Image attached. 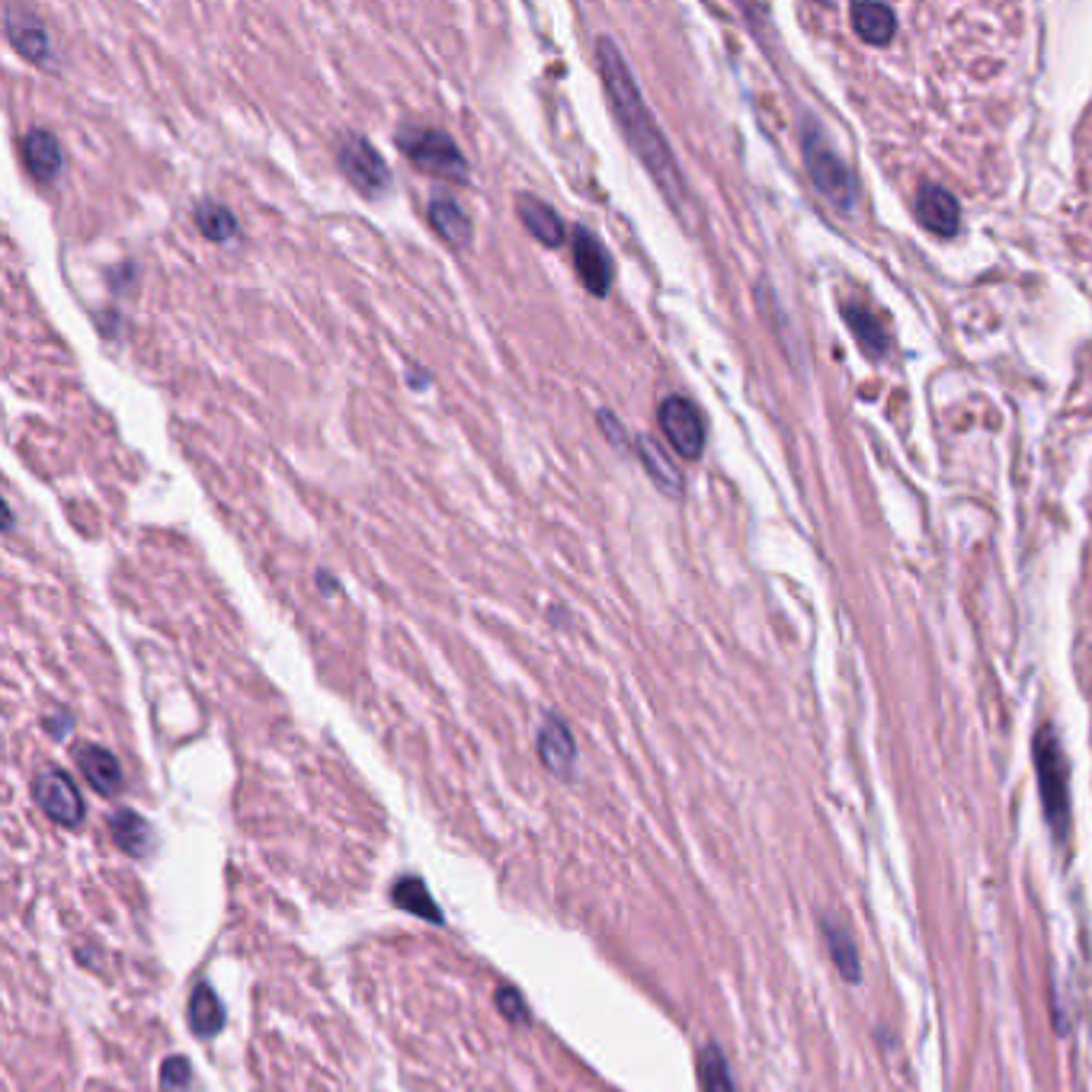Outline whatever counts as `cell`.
Segmentation results:
<instances>
[{"label":"cell","mask_w":1092,"mask_h":1092,"mask_svg":"<svg viewBox=\"0 0 1092 1092\" xmlns=\"http://www.w3.org/2000/svg\"><path fill=\"white\" fill-rule=\"evenodd\" d=\"M35 804L52 817L58 827H77L84 821V797L77 792V782L65 769H42L33 782Z\"/></svg>","instance_id":"8992f818"},{"label":"cell","mask_w":1092,"mask_h":1092,"mask_svg":"<svg viewBox=\"0 0 1092 1092\" xmlns=\"http://www.w3.org/2000/svg\"><path fill=\"white\" fill-rule=\"evenodd\" d=\"M400 154L427 176H439L449 183H464L468 180V161H464L459 141L442 129L430 126H404L395 135Z\"/></svg>","instance_id":"7a4b0ae2"},{"label":"cell","mask_w":1092,"mask_h":1092,"mask_svg":"<svg viewBox=\"0 0 1092 1092\" xmlns=\"http://www.w3.org/2000/svg\"><path fill=\"white\" fill-rule=\"evenodd\" d=\"M23 164L33 173L35 183H42V186L55 183L65 170V151H62L58 135L49 129H33L23 135Z\"/></svg>","instance_id":"30bf717a"},{"label":"cell","mask_w":1092,"mask_h":1092,"mask_svg":"<svg viewBox=\"0 0 1092 1092\" xmlns=\"http://www.w3.org/2000/svg\"><path fill=\"white\" fill-rule=\"evenodd\" d=\"M190 1026L199 1038H212L225 1028V1006L208 984H196L190 996Z\"/></svg>","instance_id":"e0dca14e"},{"label":"cell","mask_w":1092,"mask_h":1092,"mask_svg":"<svg viewBox=\"0 0 1092 1092\" xmlns=\"http://www.w3.org/2000/svg\"><path fill=\"white\" fill-rule=\"evenodd\" d=\"M634 446H638L641 464L647 468V474L654 478V484L661 488L663 494H670V496L683 494V474H679V468H676V464L666 459V452H663L661 446H657L651 436H638V442H634Z\"/></svg>","instance_id":"5bb4252c"},{"label":"cell","mask_w":1092,"mask_h":1092,"mask_svg":"<svg viewBox=\"0 0 1092 1092\" xmlns=\"http://www.w3.org/2000/svg\"><path fill=\"white\" fill-rule=\"evenodd\" d=\"M74 760H77L84 782L94 792L116 794L122 789V766L109 750H103L97 743H81V747H74Z\"/></svg>","instance_id":"8fae6325"},{"label":"cell","mask_w":1092,"mask_h":1092,"mask_svg":"<svg viewBox=\"0 0 1092 1092\" xmlns=\"http://www.w3.org/2000/svg\"><path fill=\"white\" fill-rule=\"evenodd\" d=\"M698 1083L705 1092H737L734 1090V1077L728 1070L725 1054L715 1045H705L698 1051Z\"/></svg>","instance_id":"44dd1931"},{"label":"cell","mask_w":1092,"mask_h":1092,"mask_svg":"<svg viewBox=\"0 0 1092 1092\" xmlns=\"http://www.w3.org/2000/svg\"><path fill=\"white\" fill-rule=\"evenodd\" d=\"M917 215L920 222L939 234H952L959 228V205L955 199L949 196L945 190H935V186H927L920 196H917Z\"/></svg>","instance_id":"9a60e30c"},{"label":"cell","mask_w":1092,"mask_h":1092,"mask_svg":"<svg viewBox=\"0 0 1092 1092\" xmlns=\"http://www.w3.org/2000/svg\"><path fill=\"white\" fill-rule=\"evenodd\" d=\"M318 587H321V593L324 596H333L340 584H336V577H331L328 570H318Z\"/></svg>","instance_id":"484cf974"},{"label":"cell","mask_w":1092,"mask_h":1092,"mask_svg":"<svg viewBox=\"0 0 1092 1092\" xmlns=\"http://www.w3.org/2000/svg\"><path fill=\"white\" fill-rule=\"evenodd\" d=\"M516 212H520V222L526 225V232H529L538 244H545V247H552V250L561 247L564 237H567L561 215H558L545 199L520 193V196H516Z\"/></svg>","instance_id":"7c38bea8"},{"label":"cell","mask_w":1092,"mask_h":1092,"mask_svg":"<svg viewBox=\"0 0 1092 1092\" xmlns=\"http://www.w3.org/2000/svg\"><path fill=\"white\" fill-rule=\"evenodd\" d=\"M496 1006L503 1009V1016L510 1023H526V1003H523V996L513 991V987H503V991L496 993Z\"/></svg>","instance_id":"603a6c76"},{"label":"cell","mask_w":1092,"mask_h":1092,"mask_svg":"<svg viewBox=\"0 0 1092 1092\" xmlns=\"http://www.w3.org/2000/svg\"><path fill=\"white\" fill-rule=\"evenodd\" d=\"M427 218H430V228L436 232V237H439L449 250L462 254V250L471 247V240H474V225H471L468 212H464L462 205L449 196V193H432L430 205H427Z\"/></svg>","instance_id":"ba28073f"},{"label":"cell","mask_w":1092,"mask_h":1092,"mask_svg":"<svg viewBox=\"0 0 1092 1092\" xmlns=\"http://www.w3.org/2000/svg\"><path fill=\"white\" fill-rule=\"evenodd\" d=\"M109 833H113L116 846L126 849L129 856H138V859H141V856H148V849H151V827H148L144 817H138L135 811H119V814H113Z\"/></svg>","instance_id":"ac0fdd59"},{"label":"cell","mask_w":1092,"mask_h":1092,"mask_svg":"<svg viewBox=\"0 0 1092 1092\" xmlns=\"http://www.w3.org/2000/svg\"><path fill=\"white\" fill-rule=\"evenodd\" d=\"M657 424H661L666 442L673 446V452H679L686 462L702 459V452H705V420H702L698 407L689 397H663L661 410H657Z\"/></svg>","instance_id":"5b68a950"},{"label":"cell","mask_w":1092,"mask_h":1092,"mask_svg":"<svg viewBox=\"0 0 1092 1092\" xmlns=\"http://www.w3.org/2000/svg\"><path fill=\"white\" fill-rule=\"evenodd\" d=\"M193 1067L186 1058H167L161 1063V1092H190Z\"/></svg>","instance_id":"7402d4cb"},{"label":"cell","mask_w":1092,"mask_h":1092,"mask_svg":"<svg viewBox=\"0 0 1092 1092\" xmlns=\"http://www.w3.org/2000/svg\"><path fill=\"white\" fill-rule=\"evenodd\" d=\"M824 939H827L829 955H833V961H836V967H839V974H843V977H846L849 984H859V981H861L859 952H856V945H853V939L846 935V929L833 927V923H827V920H824Z\"/></svg>","instance_id":"ffe728a7"},{"label":"cell","mask_w":1092,"mask_h":1092,"mask_svg":"<svg viewBox=\"0 0 1092 1092\" xmlns=\"http://www.w3.org/2000/svg\"><path fill=\"white\" fill-rule=\"evenodd\" d=\"M336 167L350 180V186L365 199H382L392 190V167L378 154V148L363 135H340L336 141Z\"/></svg>","instance_id":"3957f363"},{"label":"cell","mask_w":1092,"mask_h":1092,"mask_svg":"<svg viewBox=\"0 0 1092 1092\" xmlns=\"http://www.w3.org/2000/svg\"><path fill=\"white\" fill-rule=\"evenodd\" d=\"M3 26H7V42L35 67H52V39L45 33V26L30 17L20 13L17 7H7L3 13Z\"/></svg>","instance_id":"9c48e42d"},{"label":"cell","mask_w":1092,"mask_h":1092,"mask_svg":"<svg viewBox=\"0 0 1092 1092\" xmlns=\"http://www.w3.org/2000/svg\"><path fill=\"white\" fill-rule=\"evenodd\" d=\"M395 903L400 910L414 913V917H424V920H430V923H442V913H439L436 900H432L430 891H427V885H424L420 878H404V881H397Z\"/></svg>","instance_id":"d6986e66"},{"label":"cell","mask_w":1092,"mask_h":1092,"mask_svg":"<svg viewBox=\"0 0 1092 1092\" xmlns=\"http://www.w3.org/2000/svg\"><path fill=\"white\" fill-rule=\"evenodd\" d=\"M538 757L555 775H567L574 769L577 747H574V737H570V730L558 715H548L542 730H538Z\"/></svg>","instance_id":"4fadbf2b"},{"label":"cell","mask_w":1092,"mask_h":1092,"mask_svg":"<svg viewBox=\"0 0 1092 1092\" xmlns=\"http://www.w3.org/2000/svg\"><path fill=\"white\" fill-rule=\"evenodd\" d=\"M596 420H599V427L606 430V439L612 442V446H619V449H629V432H625V427L609 414V410H599L596 414Z\"/></svg>","instance_id":"cb8c5ba5"},{"label":"cell","mask_w":1092,"mask_h":1092,"mask_svg":"<svg viewBox=\"0 0 1092 1092\" xmlns=\"http://www.w3.org/2000/svg\"><path fill=\"white\" fill-rule=\"evenodd\" d=\"M596 71H599V81H602V90L609 97L612 116H615L619 129L625 135V141L631 144V151L638 154L641 164L647 167V173L657 180L663 196L673 199L676 208H679L683 199H686L683 173L676 167V158H673L666 138L657 129L647 103L641 97L638 84H634V74H631L622 49L609 35H599L596 39Z\"/></svg>","instance_id":"6da1fadb"},{"label":"cell","mask_w":1092,"mask_h":1092,"mask_svg":"<svg viewBox=\"0 0 1092 1092\" xmlns=\"http://www.w3.org/2000/svg\"><path fill=\"white\" fill-rule=\"evenodd\" d=\"M45 728H49V734H55V737H65L67 730H71V718L67 715H55V718L49 715L45 718Z\"/></svg>","instance_id":"d4e9b609"},{"label":"cell","mask_w":1092,"mask_h":1092,"mask_svg":"<svg viewBox=\"0 0 1092 1092\" xmlns=\"http://www.w3.org/2000/svg\"><path fill=\"white\" fill-rule=\"evenodd\" d=\"M570 250H574V269H577L584 289L596 298L609 296L612 279H615V264H612L609 247L587 225H577L570 234Z\"/></svg>","instance_id":"52a82bcc"},{"label":"cell","mask_w":1092,"mask_h":1092,"mask_svg":"<svg viewBox=\"0 0 1092 1092\" xmlns=\"http://www.w3.org/2000/svg\"><path fill=\"white\" fill-rule=\"evenodd\" d=\"M193 222H196L199 234L212 244H228L232 237H237V215L228 205L215 202V199H202L193 208Z\"/></svg>","instance_id":"2e32d148"},{"label":"cell","mask_w":1092,"mask_h":1092,"mask_svg":"<svg viewBox=\"0 0 1092 1092\" xmlns=\"http://www.w3.org/2000/svg\"><path fill=\"white\" fill-rule=\"evenodd\" d=\"M1035 762H1038V789H1041V804L1045 817L1054 829V836H1067L1070 827V794H1067V766L1060 753L1054 734L1045 728L1035 740Z\"/></svg>","instance_id":"277c9868"}]
</instances>
